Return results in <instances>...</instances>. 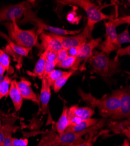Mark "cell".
<instances>
[{
    "mask_svg": "<svg viewBox=\"0 0 130 146\" xmlns=\"http://www.w3.org/2000/svg\"><path fill=\"white\" fill-rule=\"evenodd\" d=\"M45 76L42 78V87L39 101L41 105V112L43 115H46L49 112V104L51 98V88Z\"/></svg>",
    "mask_w": 130,
    "mask_h": 146,
    "instance_id": "obj_12",
    "label": "cell"
},
{
    "mask_svg": "<svg viewBox=\"0 0 130 146\" xmlns=\"http://www.w3.org/2000/svg\"><path fill=\"white\" fill-rule=\"evenodd\" d=\"M4 78V76H1V75H0V82L2 81L3 80Z\"/></svg>",
    "mask_w": 130,
    "mask_h": 146,
    "instance_id": "obj_41",
    "label": "cell"
},
{
    "mask_svg": "<svg viewBox=\"0 0 130 146\" xmlns=\"http://www.w3.org/2000/svg\"><path fill=\"white\" fill-rule=\"evenodd\" d=\"M106 119L99 120L98 122L93 126L79 132H68L61 134L59 135H57L56 143L60 144L62 146H69L75 143L82 136L92 132H96L100 128L103 127L106 123Z\"/></svg>",
    "mask_w": 130,
    "mask_h": 146,
    "instance_id": "obj_8",
    "label": "cell"
},
{
    "mask_svg": "<svg viewBox=\"0 0 130 146\" xmlns=\"http://www.w3.org/2000/svg\"><path fill=\"white\" fill-rule=\"evenodd\" d=\"M46 53V60L49 62H54L56 61L57 52L53 50L44 51Z\"/></svg>",
    "mask_w": 130,
    "mask_h": 146,
    "instance_id": "obj_32",
    "label": "cell"
},
{
    "mask_svg": "<svg viewBox=\"0 0 130 146\" xmlns=\"http://www.w3.org/2000/svg\"><path fill=\"white\" fill-rule=\"evenodd\" d=\"M0 64H2L5 68L8 76L14 72L13 68L11 66L10 57L1 48H0Z\"/></svg>",
    "mask_w": 130,
    "mask_h": 146,
    "instance_id": "obj_24",
    "label": "cell"
},
{
    "mask_svg": "<svg viewBox=\"0 0 130 146\" xmlns=\"http://www.w3.org/2000/svg\"><path fill=\"white\" fill-rule=\"evenodd\" d=\"M68 108L65 104L64 105L62 113L59 118L58 120L55 123L56 131L58 133V135H60L65 132V130L68 126V121L67 118Z\"/></svg>",
    "mask_w": 130,
    "mask_h": 146,
    "instance_id": "obj_19",
    "label": "cell"
},
{
    "mask_svg": "<svg viewBox=\"0 0 130 146\" xmlns=\"http://www.w3.org/2000/svg\"><path fill=\"white\" fill-rule=\"evenodd\" d=\"M67 71H61L60 70H53L50 72L49 74L45 76L47 82L50 87H53L55 82L58 80L59 78L63 76Z\"/></svg>",
    "mask_w": 130,
    "mask_h": 146,
    "instance_id": "obj_25",
    "label": "cell"
},
{
    "mask_svg": "<svg viewBox=\"0 0 130 146\" xmlns=\"http://www.w3.org/2000/svg\"><path fill=\"white\" fill-rule=\"evenodd\" d=\"M78 93L82 101L90 105L92 108H98L103 119L110 117L119 109L120 104V89H117L109 95H106L101 99L93 96L91 93L85 92L78 88Z\"/></svg>",
    "mask_w": 130,
    "mask_h": 146,
    "instance_id": "obj_1",
    "label": "cell"
},
{
    "mask_svg": "<svg viewBox=\"0 0 130 146\" xmlns=\"http://www.w3.org/2000/svg\"><path fill=\"white\" fill-rule=\"evenodd\" d=\"M68 111L72 112L82 120L89 119L94 114V109L91 107H79L78 105H73L68 108Z\"/></svg>",
    "mask_w": 130,
    "mask_h": 146,
    "instance_id": "obj_16",
    "label": "cell"
},
{
    "mask_svg": "<svg viewBox=\"0 0 130 146\" xmlns=\"http://www.w3.org/2000/svg\"><path fill=\"white\" fill-rule=\"evenodd\" d=\"M57 63V61L54 62H49L48 61H45L44 64V75L43 76H46L49 74L50 72H51L53 70H54L56 67Z\"/></svg>",
    "mask_w": 130,
    "mask_h": 146,
    "instance_id": "obj_30",
    "label": "cell"
},
{
    "mask_svg": "<svg viewBox=\"0 0 130 146\" xmlns=\"http://www.w3.org/2000/svg\"><path fill=\"white\" fill-rule=\"evenodd\" d=\"M99 120L98 119L90 118L89 119L81 121L80 123L74 125H69L65 130V133L68 132H79L85 130L98 122Z\"/></svg>",
    "mask_w": 130,
    "mask_h": 146,
    "instance_id": "obj_17",
    "label": "cell"
},
{
    "mask_svg": "<svg viewBox=\"0 0 130 146\" xmlns=\"http://www.w3.org/2000/svg\"><path fill=\"white\" fill-rule=\"evenodd\" d=\"M17 85L23 100L31 101L38 104H40L38 96L32 88V83L29 80L25 78H21L19 81H17Z\"/></svg>",
    "mask_w": 130,
    "mask_h": 146,
    "instance_id": "obj_11",
    "label": "cell"
},
{
    "mask_svg": "<svg viewBox=\"0 0 130 146\" xmlns=\"http://www.w3.org/2000/svg\"><path fill=\"white\" fill-rule=\"evenodd\" d=\"M46 61V53L43 52L40 55V57L38 60V62L35 65L33 71V74L35 77H39V78H42L44 75V64Z\"/></svg>",
    "mask_w": 130,
    "mask_h": 146,
    "instance_id": "obj_20",
    "label": "cell"
},
{
    "mask_svg": "<svg viewBox=\"0 0 130 146\" xmlns=\"http://www.w3.org/2000/svg\"><path fill=\"white\" fill-rule=\"evenodd\" d=\"M76 60V57L68 56L63 62L58 63L56 67L63 69H73Z\"/></svg>",
    "mask_w": 130,
    "mask_h": 146,
    "instance_id": "obj_27",
    "label": "cell"
},
{
    "mask_svg": "<svg viewBox=\"0 0 130 146\" xmlns=\"http://www.w3.org/2000/svg\"><path fill=\"white\" fill-rule=\"evenodd\" d=\"M47 33L60 42L63 48H65V49L80 47L86 43L88 39H92V32L89 31L86 25L81 33L72 36H59L49 32Z\"/></svg>",
    "mask_w": 130,
    "mask_h": 146,
    "instance_id": "obj_7",
    "label": "cell"
},
{
    "mask_svg": "<svg viewBox=\"0 0 130 146\" xmlns=\"http://www.w3.org/2000/svg\"><path fill=\"white\" fill-rule=\"evenodd\" d=\"M31 22L34 23L35 25H37L38 27V29L36 32L37 36H38L40 35L43 31H49V33H51L54 35H59V36H67V35H78L81 32V29L75 30V31H70L67 30L62 28H60L58 27H52L47 24L44 23L42 20L39 19L36 13L31 9L29 11L28 13L24 16V18L22 20V23H27Z\"/></svg>",
    "mask_w": 130,
    "mask_h": 146,
    "instance_id": "obj_5",
    "label": "cell"
},
{
    "mask_svg": "<svg viewBox=\"0 0 130 146\" xmlns=\"http://www.w3.org/2000/svg\"><path fill=\"white\" fill-rule=\"evenodd\" d=\"M101 42L102 38H98L96 39H92L88 43H86L80 46L79 47L78 54L76 56L75 64L71 70L76 71L79 68L80 63L82 61L89 59L93 54L94 48L97 47Z\"/></svg>",
    "mask_w": 130,
    "mask_h": 146,
    "instance_id": "obj_10",
    "label": "cell"
},
{
    "mask_svg": "<svg viewBox=\"0 0 130 146\" xmlns=\"http://www.w3.org/2000/svg\"><path fill=\"white\" fill-rule=\"evenodd\" d=\"M79 47H73V48H68V49H67L68 56L76 57L77 54H78V52Z\"/></svg>",
    "mask_w": 130,
    "mask_h": 146,
    "instance_id": "obj_37",
    "label": "cell"
},
{
    "mask_svg": "<svg viewBox=\"0 0 130 146\" xmlns=\"http://www.w3.org/2000/svg\"><path fill=\"white\" fill-rule=\"evenodd\" d=\"M57 2L64 5H73L79 7L83 9L86 12L87 15L86 27L91 32L97 23L102 21L109 20L112 16V15H108L103 13L99 6L88 0H62Z\"/></svg>",
    "mask_w": 130,
    "mask_h": 146,
    "instance_id": "obj_4",
    "label": "cell"
},
{
    "mask_svg": "<svg viewBox=\"0 0 130 146\" xmlns=\"http://www.w3.org/2000/svg\"><path fill=\"white\" fill-rule=\"evenodd\" d=\"M33 4L30 1H23L0 9V23L18 21L32 9Z\"/></svg>",
    "mask_w": 130,
    "mask_h": 146,
    "instance_id": "obj_6",
    "label": "cell"
},
{
    "mask_svg": "<svg viewBox=\"0 0 130 146\" xmlns=\"http://www.w3.org/2000/svg\"><path fill=\"white\" fill-rule=\"evenodd\" d=\"M117 39L118 43H119L120 46L123 43H129L130 36H129V33L128 32V28H127L123 32L117 35Z\"/></svg>",
    "mask_w": 130,
    "mask_h": 146,
    "instance_id": "obj_28",
    "label": "cell"
},
{
    "mask_svg": "<svg viewBox=\"0 0 130 146\" xmlns=\"http://www.w3.org/2000/svg\"><path fill=\"white\" fill-rule=\"evenodd\" d=\"M0 123H1V118H0Z\"/></svg>",
    "mask_w": 130,
    "mask_h": 146,
    "instance_id": "obj_43",
    "label": "cell"
},
{
    "mask_svg": "<svg viewBox=\"0 0 130 146\" xmlns=\"http://www.w3.org/2000/svg\"><path fill=\"white\" fill-rule=\"evenodd\" d=\"M129 127V119L122 121H113L109 124V128L115 134H123L124 131Z\"/></svg>",
    "mask_w": 130,
    "mask_h": 146,
    "instance_id": "obj_21",
    "label": "cell"
},
{
    "mask_svg": "<svg viewBox=\"0 0 130 146\" xmlns=\"http://www.w3.org/2000/svg\"><path fill=\"white\" fill-rule=\"evenodd\" d=\"M75 72L74 70H71L69 71H67L65 74L62 76L61 78L57 80L54 84L53 88L54 92L57 93L61 90V89L64 86V85L67 83L69 78L73 76V74Z\"/></svg>",
    "mask_w": 130,
    "mask_h": 146,
    "instance_id": "obj_22",
    "label": "cell"
},
{
    "mask_svg": "<svg viewBox=\"0 0 130 146\" xmlns=\"http://www.w3.org/2000/svg\"><path fill=\"white\" fill-rule=\"evenodd\" d=\"M130 22V17L129 16H126V17H123L118 18H114V22L116 27H119L122 24L124 23H128V25L129 24Z\"/></svg>",
    "mask_w": 130,
    "mask_h": 146,
    "instance_id": "obj_33",
    "label": "cell"
},
{
    "mask_svg": "<svg viewBox=\"0 0 130 146\" xmlns=\"http://www.w3.org/2000/svg\"><path fill=\"white\" fill-rule=\"evenodd\" d=\"M94 133H95V132H92V133H89V135H90V137L87 139L86 140H85L84 142H82V143H79V144H75L73 146H93V143H94V140L92 138V136L93 135Z\"/></svg>",
    "mask_w": 130,
    "mask_h": 146,
    "instance_id": "obj_35",
    "label": "cell"
},
{
    "mask_svg": "<svg viewBox=\"0 0 130 146\" xmlns=\"http://www.w3.org/2000/svg\"><path fill=\"white\" fill-rule=\"evenodd\" d=\"M0 36L3 38L4 39H5L7 41V42L8 43V45L10 47L11 50L13 51L15 54H16L20 57H22V56L28 57V56L29 52H30L32 48H25V47L20 46L15 44L14 42H13L9 38V37L7 35H5V33H4L3 32H2L1 31H0Z\"/></svg>",
    "mask_w": 130,
    "mask_h": 146,
    "instance_id": "obj_18",
    "label": "cell"
},
{
    "mask_svg": "<svg viewBox=\"0 0 130 146\" xmlns=\"http://www.w3.org/2000/svg\"><path fill=\"white\" fill-rule=\"evenodd\" d=\"M14 121H13V122H9L4 125L5 129V136L3 146H13L12 145V137H13L12 134H13L14 130Z\"/></svg>",
    "mask_w": 130,
    "mask_h": 146,
    "instance_id": "obj_26",
    "label": "cell"
},
{
    "mask_svg": "<svg viewBox=\"0 0 130 146\" xmlns=\"http://www.w3.org/2000/svg\"><path fill=\"white\" fill-rule=\"evenodd\" d=\"M5 71H6L5 68L4 67V66L2 64H0V75L4 76Z\"/></svg>",
    "mask_w": 130,
    "mask_h": 146,
    "instance_id": "obj_38",
    "label": "cell"
},
{
    "mask_svg": "<svg viewBox=\"0 0 130 146\" xmlns=\"http://www.w3.org/2000/svg\"><path fill=\"white\" fill-rule=\"evenodd\" d=\"M130 46H128L125 48H119V49L117 50L116 52V56H115L114 60L115 61H119V58L120 57L125 56V55H129L130 54Z\"/></svg>",
    "mask_w": 130,
    "mask_h": 146,
    "instance_id": "obj_29",
    "label": "cell"
},
{
    "mask_svg": "<svg viewBox=\"0 0 130 146\" xmlns=\"http://www.w3.org/2000/svg\"><path fill=\"white\" fill-rule=\"evenodd\" d=\"M48 146H62L61 144H57V143H55V144H51V145H49Z\"/></svg>",
    "mask_w": 130,
    "mask_h": 146,
    "instance_id": "obj_40",
    "label": "cell"
},
{
    "mask_svg": "<svg viewBox=\"0 0 130 146\" xmlns=\"http://www.w3.org/2000/svg\"><path fill=\"white\" fill-rule=\"evenodd\" d=\"M11 81V78L7 74L4 76L3 80L0 82V101L3 98H7L9 96Z\"/></svg>",
    "mask_w": 130,
    "mask_h": 146,
    "instance_id": "obj_23",
    "label": "cell"
},
{
    "mask_svg": "<svg viewBox=\"0 0 130 146\" xmlns=\"http://www.w3.org/2000/svg\"><path fill=\"white\" fill-rule=\"evenodd\" d=\"M7 28L9 38L15 44L28 48L33 47H38L40 51H42L40 44L38 40V36L36 31L34 29L30 30H23L19 28L17 22H5L2 23Z\"/></svg>",
    "mask_w": 130,
    "mask_h": 146,
    "instance_id": "obj_2",
    "label": "cell"
},
{
    "mask_svg": "<svg viewBox=\"0 0 130 146\" xmlns=\"http://www.w3.org/2000/svg\"><path fill=\"white\" fill-rule=\"evenodd\" d=\"M40 38L41 40V43H40V46L43 52L53 50L58 52L63 48L60 42L49 34L43 32L40 35Z\"/></svg>",
    "mask_w": 130,
    "mask_h": 146,
    "instance_id": "obj_13",
    "label": "cell"
},
{
    "mask_svg": "<svg viewBox=\"0 0 130 146\" xmlns=\"http://www.w3.org/2000/svg\"><path fill=\"white\" fill-rule=\"evenodd\" d=\"M114 15H112L110 19L108 22H104L106 28V40L105 41L112 43L116 45L121 46L118 43L117 36V33L116 32V27L114 22Z\"/></svg>",
    "mask_w": 130,
    "mask_h": 146,
    "instance_id": "obj_15",
    "label": "cell"
},
{
    "mask_svg": "<svg viewBox=\"0 0 130 146\" xmlns=\"http://www.w3.org/2000/svg\"><path fill=\"white\" fill-rule=\"evenodd\" d=\"M9 96L13 103L15 112H19L22 108L23 99L22 98V95L18 89L17 80L16 79L12 80L11 81Z\"/></svg>",
    "mask_w": 130,
    "mask_h": 146,
    "instance_id": "obj_14",
    "label": "cell"
},
{
    "mask_svg": "<svg viewBox=\"0 0 130 146\" xmlns=\"http://www.w3.org/2000/svg\"><path fill=\"white\" fill-rule=\"evenodd\" d=\"M5 129L4 125H2V126L0 129V146H3V143L5 139Z\"/></svg>",
    "mask_w": 130,
    "mask_h": 146,
    "instance_id": "obj_36",
    "label": "cell"
},
{
    "mask_svg": "<svg viewBox=\"0 0 130 146\" xmlns=\"http://www.w3.org/2000/svg\"><path fill=\"white\" fill-rule=\"evenodd\" d=\"M92 73H94L102 78H110L120 70L119 61L109 58L104 53L94 50L92 57L89 59Z\"/></svg>",
    "mask_w": 130,
    "mask_h": 146,
    "instance_id": "obj_3",
    "label": "cell"
},
{
    "mask_svg": "<svg viewBox=\"0 0 130 146\" xmlns=\"http://www.w3.org/2000/svg\"><path fill=\"white\" fill-rule=\"evenodd\" d=\"M68 56V55L67 49L62 48L61 50H60V51L57 52V59H56L57 64L63 62V61L64 59H65Z\"/></svg>",
    "mask_w": 130,
    "mask_h": 146,
    "instance_id": "obj_34",
    "label": "cell"
},
{
    "mask_svg": "<svg viewBox=\"0 0 130 146\" xmlns=\"http://www.w3.org/2000/svg\"><path fill=\"white\" fill-rule=\"evenodd\" d=\"M121 146H130V143H129V140H128V139H125L124 140V142L123 143V144Z\"/></svg>",
    "mask_w": 130,
    "mask_h": 146,
    "instance_id": "obj_39",
    "label": "cell"
},
{
    "mask_svg": "<svg viewBox=\"0 0 130 146\" xmlns=\"http://www.w3.org/2000/svg\"><path fill=\"white\" fill-rule=\"evenodd\" d=\"M28 139H18L16 137H12V145L13 146H28Z\"/></svg>",
    "mask_w": 130,
    "mask_h": 146,
    "instance_id": "obj_31",
    "label": "cell"
},
{
    "mask_svg": "<svg viewBox=\"0 0 130 146\" xmlns=\"http://www.w3.org/2000/svg\"><path fill=\"white\" fill-rule=\"evenodd\" d=\"M113 120L130 118V91L129 87L120 88V104L118 110L110 117Z\"/></svg>",
    "mask_w": 130,
    "mask_h": 146,
    "instance_id": "obj_9",
    "label": "cell"
},
{
    "mask_svg": "<svg viewBox=\"0 0 130 146\" xmlns=\"http://www.w3.org/2000/svg\"><path fill=\"white\" fill-rule=\"evenodd\" d=\"M1 126H2V123H0V129H1Z\"/></svg>",
    "mask_w": 130,
    "mask_h": 146,
    "instance_id": "obj_42",
    "label": "cell"
}]
</instances>
